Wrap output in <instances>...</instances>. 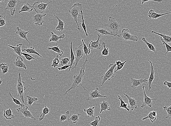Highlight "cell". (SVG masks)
I'll return each mask as SVG.
<instances>
[{"instance_id":"d6986e66","label":"cell","mask_w":171,"mask_h":126,"mask_svg":"<svg viewBox=\"0 0 171 126\" xmlns=\"http://www.w3.org/2000/svg\"><path fill=\"white\" fill-rule=\"evenodd\" d=\"M124 94L128 98V103H129L131 111L132 112L134 109H137L139 102L136 101V100L135 98H132V97L129 96L128 94L125 93H124Z\"/></svg>"},{"instance_id":"ffe728a7","label":"cell","mask_w":171,"mask_h":126,"mask_svg":"<svg viewBox=\"0 0 171 126\" xmlns=\"http://www.w3.org/2000/svg\"><path fill=\"white\" fill-rule=\"evenodd\" d=\"M65 37V34H63L60 36H58L56 35L53 32L51 33V37L50 39H49V42H56L57 43V46H58V41L59 40H61L64 39Z\"/></svg>"},{"instance_id":"b9f144b4","label":"cell","mask_w":171,"mask_h":126,"mask_svg":"<svg viewBox=\"0 0 171 126\" xmlns=\"http://www.w3.org/2000/svg\"><path fill=\"white\" fill-rule=\"evenodd\" d=\"M70 111L69 110L66 112L65 114L61 115L60 118V121L64 122L70 119Z\"/></svg>"},{"instance_id":"c3c4849f","label":"cell","mask_w":171,"mask_h":126,"mask_svg":"<svg viewBox=\"0 0 171 126\" xmlns=\"http://www.w3.org/2000/svg\"><path fill=\"white\" fill-rule=\"evenodd\" d=\"M163 108L164 110L166 111L168 113L167 115L165 117V118L168 119L169 117H171V105L169 107L164 106Z\"/></svg>"},{"instance_id":"816d5d0a","label":"cell","mask_w":171,"mask_h":126,"mask_svg":"<svg viewBox=\"0 0 171 126\" xmlns=\"http://www.w3.org/2000/svg\"><path fill=\"white\" fill-rule=\"evenodd\" d=\"M160 39L162 43L164 45H165V46H166L167 51L165 54V56H166V54H167L168 52H171V46H170V45H168V43H166V42L164 41L162 39H161V38H160Z\"/></svg>"},{"instance_id":"d6a6232c","label":"cell","mask_w":171,"mask_h":126,"mask_svg":"<svg viewBox=\"0 0 171 126\" xmlns=\"http://www.w3.org/2000/svg\"><path fill=\"white\" fill-rule=\"evenodd\" d=\"M96 106L90 107L87 109H84L83 110L85 113L87 114L88 117H94V109Z\"/></svg>"},{"instance_id":"83f0119b","label":"cell","mask_w":171,"mask_h":126,"mask_svg":"<svg viewBox=\"0 0 171 126\" xmlns=\"http://www.w3.org/2000/svg\"><path fill=\"white\" fill-rule=\"evenodd\" d=\"M95 31L101 34V35H113L114 36H118L120 37L121 36L120 34H114L111 33L110 32H109L107 30L105 29H96Z\"/></svg>"},{"instance_id":"f907efd6","label":"cell","mask_w":171,"mask_h":126,"mask_svg":"<svg viewBox=\"0 0 171 126\" xmlns=\"http://www.w3.org/2000/svg\"><path fill=\"white\" fill-rule=\"evenodd\" d=\"M70 61V58H68V57L62 58L61 61V65L62 66L67 65Z\"/></svg>"},{"instance_id":"91938a15","label":"cell","mask_w":171,"mask_h":126,"mask_svg":"<svg viewBox=\"0 0 171 126\" xmlns=\"http://www.w3.org/2000/svg\"><path fill=\"white\" fill-rule=\"evenodd\" d=\"M2 16H0V17H2Z\"/></svg>"},{"instance_id":"680465c9","label":"cell","mask_w":171,"mask_h":126,"mask_svg":"<svg viewBox=\"0 0 171 126\" xmlns=\"http://www.w3.org/2000/svg\"><path fill=\"white\" fill-rule=\"evenodd\" d=\"M5 0H0V2H5Z\"/></svg>"},{"instance_id":"db71d44e","label":"cell","mask_w":171,"mask_h":126,"mask_svg":"<svg viewBox=\"0 0 171 126\" xmlns=\"http://www.w3.org/2000/svg\"><path fill=\"white\" fill-rule=\"evenodd\" d=\"M141 1L142 5H143V4L145 2H148V1H154V2L159 3H161L163 2L162 0H141Z\"/></svg>"},{"instance_id":"6da1fadb","label":"cell","mask_w":171,"mask_h":126,"mask_svg":"<svg viewBox=\"0 0 171 126\" xmlns=\"http://www.w3.org/2000/svg\"><path fill=\"white\" fill-rule=\"evenodd\" d=\"M87 61V57H86V60L84 61V64H83V66H82L80 67H81V69H80V72H79L78 75H74V80L72 85L70 88L67 90L65 94H66L71 90L75 89L78 88L80 85H81L85 90L87 91V90L85 89L84 87H83L82 85V83L83 80V77H84L85 74V65Z\"/></svg>"},{"instance_id":"d590c367","label":"cell","mask_w":171,"mask_h":126,"mask_svg":"<svg viewBox=\"0 0 171 126\" xmlns=\"http://www.w3.org/2000/svg\"><path fill=\"white\" fill-rule=\"evenodd\" d=\"M59 47V45H58V46H54V47H49L48 49L49 50H53L54 52H55V53H57V54L59 55L60 56H62L64 54V51L60 50Z\"/></svg>"},{"instance_id":"94428289","label":"cell","mask_w":171,"mask_h":126,"mask_svg":"<svg viewBox=\"0 0 171 126\" xmlns=\"http://www.w3.org/2000/svg\"><path fill=\"white\" fill-rule=\"evenodd\" d=\"M1 37H0V39H1Z\"/></svg>"},{"instance_id":"9f6ffc18","label":"cell","mask_w":171,"mask_h":126,"mask_svg":"<svg viewBox=\"0 0 171 126\" xmlns=\"http://www.w3.org/2000/svg\"><path fill=\"white\" fill-rule=\"evenodd\" d=\"M70 65L64 66H62L61 68H58V69L59 70H65L67 69V68L70 67Z\"/></svg>"},{"instance_id":"8992f818","label":"cell","mask_w":171,"mask_h":126,"mask_svg":"<svg viewBox=\"0 0 171 126\" xmlns=\"http://www.w3.org/2000/svg\"><path fill=\"white\" fill-rule=\"evenodd\" d=\"M121 37L124 41H132L137 42L139 41V38L136 35L131 34L129 32V30L124 28L122 31L121 33L120 34Z\"/></svg>"},{"instance_id":"f1b7e54d","label":"cell","mask_w":171,"mask_h":126,"mask_svg":"<svg viewBox=\"0 0 171 126\" xmlns=\"http://www.w3.org/2000/svg\"><path fill=\"white\" fill-rule=\"evenodd\" d=\"M3 116L7 120H11L14 118L15 116L13 114V112L11 110V108H9L7 110H4Z\"/></svg>"},{"instance_id":"6125c7cd","label":"cell","mask_w":171,"mask_h":126,"mask_svg":"<svg viewBox=\"0 0 171 126\" xmlns=\"http://www.w3.org/2000/svg\"></svg>"},{"instance_id":"f6af8a7d","label":"cell","mask_w":171,"mask_h":126,"mask_svg":"<svg viewBox=\"0 0 171 126\" xmlns=\"http://www.w3.org/2000/svg\"><path fill=\"white\" fill-rule=\"evenodd\" d=\"M101 121V118L98 116L96 117L95 120L94 121L91 122L90 123V124L91 126H99V122Z\"/></svg>"},{"instance_id":"f35d334b","label":"cell","mask_w":171,"mask_h":126,"mask_svg":"<svg viewBox=\"0 0 171 126\" xmlns=\"http://www.w3.org/2000/svg\"><path fill=\"white\" fill-rule=\"evenodd\" d=\"M81 41L82 42V44L83 45V50L84 51V54H85L87 57L88 55L89 54L91 53V50L88 47H87V45L84 43V41L83 39H82Z\"/></svg>"},{"instance_id":"7a4b0ae2","label":"cell","mask_w":171,"mask_h":126,"mask_svg":"<svg viewBox=\"0 0 171 126\" xmlns=\"http://www.w3.org/2000/svg\"><path fill=\"white\" fill-rule=\"evenodd\" d=\"M82 10V5L79 3H76L74 4L72 7L70 8L68 12L70 14L71 16L73 18L74 21L77 25V29L80 30V28L78 22V18L80 16L79 13Z\"/></svg>"},{"instance_id":"4316f807","label":"cell","mask_w":171,"mask_h":126,"mask_svg":"<svg viewBox=\"0 0 171 126\" xmlns=\"http://www.w3.org/2000/svg\"><path fill=\"white\" fill-rule=\"evenodd\" d=\"M33 8L28 3L24 4V5L20 8V10H19V13H20L23 12H30L32 11Z\"/></svg>"},{"instance_id":"5bb4252c","label":"cell","mask_w":171,"mask_h":126,"mask_svg":"<svg viewBox=\"0 0 171 126\" xmlns=\"http://www.w3.org/2000/svg\"><path fill=\"white\" fill-rule=\"evenodd\" d=\"M90 97L87 100H91L95 98H106V96L101 95L100 94L99 87H97L94 90H92L89 92Z\"/></svg>"},{"instance_id":"60d3db41","label":"cell","mask_w":171,"mask_h":126,"mask_svg":"<svg viewBox=\"0 0 171 126\" xmlns=\"http://www.w3.org/2000/svg\"><path fill=\"white\" fill-rule=\"evenodd\" d=\"M0 68L2 70V73L3 75L6 74L9 70V66L7 64L2 63L0 64Z\"/></svg>"},{"instance_id":"30bf717a","label":"cell","mask_w":171,"mask_h":126,"mask_svg":"<svg viewBox=\"0 0 171 126\" xmlns=\"http://www.w3.org/2000/svg\"><path fill=\"white\" fill-rule=\"evenodd\" d=\"M28 106H25L24 108H17L16 110L18 112L22 113L23 116H24V119L30 118L33 119L34 120H36V119L34 117L30 111L28 110Z\"/></svg>"},{"instance_id":"7dc6e473","label":"cell","mask_w":171,"mask_h":126,"mask_svg":"<svg viewBox=\"0 0 171 126\" xmlns=\"http://www.w3.org/2000/svg\"><path fill=\"white\" fill-rule=\"evenodd\" d=\"M59 62L60 61L59 59L58 56L57 55L56 56L55 58L53 60L52 64L51 66L53 68H55L58 66Z\"/></svg>"},{"instance_id":"52a82bcc","label":"cell","mask_w":171,"mask_h":126,"mask_svg":"<svg viewBox=\"0 0 171 126\" xmlns=\"http://www.w3.org/2000/svg\"><path fill=\"white\" fill-rule=\"evenodd\" d=\"M52 2L45 3L42 2H37L34 3L32 7L37 14H42L46 11L47 5Z\"/></svg>"},{"instance_id":"2e32d148","label":"cell","mask_w":171,"mask_h":126,"mask_svg":"<svg viewBox=\"0 0 171 126\" xmlns=\"http://www.w3.org/2000/svg\"><path fill=\"white\" fill-rule=\"evenodd\" d=\"M149 62L150 63L151 65V72L149 79H148L147 84L149 87V91L151 89V86L153 81L154 79V74H155V70H154V66H153L152 63L150 60H148Z\"/></svg>"},{"instance_id":"277c9868","label":"cell","mask_w":171,"mask_h":126,"mask_svg":"<svg viewBox=\"0 0 171 126\" xmlns=\"http://www.w3.org/2000/svg\"><path fill=\"white\" fill-rule=\"evenodd\" d=\"M24 82L22 81L21 73L19 72L18 74V79L17 85H16V90H17L18 96L21 100L22 103L24 104V93L26 89V87H24Z\"/></svg>"},{"instance_id":"836d02e7","label":"cell","mask_w":171,"mask_h":126,"mask_svg":"<svg viewBox=\"0 0 171 126\" xmlns=\"http://www.w3.org/2000/svg\"><path fill=\"white\" fill-rule=\"evenodd\" d=\"M72 42H71V45H70V59H71V64H70V67L69 70H68V72H70V70H71V68H72V65H73L74 64H75V59L76 58V57H75V56L74 54V53L73 52V49H72Z\"/></svg>"},{"instance_id":"9a60e30c","label":"cell","mask_w":171,"mask_h":126,"mask_svg":"<svg viewBox=\"0 0 171 126\" xmlns=\"http://www.w3.org/2000/svg\"><path fill=\"white\" fill-rule=\"evenodd\" d=\"M16 34L18 35L22 39L26 40L28 42V43H29L30 46V43L27 39V34L29 33V31H25L24 30L23 28H20L19 27H16Z\"/></svg>"},{"instance_id":"4dcf8cb0","label":"cell","mask_w":171,"mask_h":126,"mask_svg":"<svg viewBox=\"0 0 171 126\" xmlns=\"http://www.w3.org/2000/svg\"><path fill=\"white\" fill-rule=\"evenodd\" d=\"M142 41L144 42L145 43L146 45L147 46V47H148L149 50L152 51L154 52L155 53V54L158 56L156 52V49L154 47V45H153V44L150 43L148 42L145 37H143L142 38Z\"/></svg>"},{"instance_id":"bcb514c9","label":"cell","mask_w":171,"mask_h":126,"mask_svg":"<svg viewBox=\"0 0 171 126\" xmlns=\"http://www.w3.org/2000/svg\"><path fill=\"white\" fill-rule=\"evenodd\" d=\"M9 95L11 96V97L13 102H14L16 104L20 106L21 107V108H24L25 106V105L24 104L21 103L19 100L16 99V98H15L14 97L10 92L9 93Z\"/></svg>"},{"instance_id":"cb8c5ba5","label":"cell","mask_w":171,"mask_h":126,"mask_svg":"<svg viewBox=\"0 0 171 126\" xmlns=\"http://www.w3.org/2000/svg\"><path fill=\"white\" fill-rule=\"evenodd\" d=\"M152 33L157 34L159 36H160V38L162 39L167 43H171V37L169 35H165V34H160L154 31H151Z\"/></svg>"},{"instance_id":"7402d4cb","label":"cell","mask_w":171,"mask_h":126,"mask_svg":"<svg viewBox=\"0 0 171 126\" xmlns=\"http://www.w3.org/2000/svg\"><path fill=\"white\" fill-rule=\"evenodd\" d=\"M157 112L155 111L150 112L146 117L142 119V120H144L146 119H149L151 121V123H153L156 121L157 119Z\"/></svg>"},{"instance_id":"ab89813d","label":"cell","mask_w":171,"mask_h":126,"mask_svg":"<svg viewBox=\"0 0 171 126\" xmlns=\"http://www.w3.org/2000/svg\"><path fill=\"white\" fill-rule=\"evenodd\" d=\"M80 116V114H73L70 118L68 121L71 120L74 124H76L78 121H79V118Z\"/></svg>"},{"instance_id":"6f0895ef","label":"cell","mask_w":171,"mask_h":126,"mask_svg":"<svg viewBox=\"0 0 171 126\" xmlns=\"http://www.w3.org/2000/svg\"><path fill=\"white\" fill-rule=\"evenodd\" d=\"M2 83V80H1V78H0V85H1V83Z\"/></svg>"},{"instance_id":"f5cc1de1","label":"cell","mask_w":171,"mask_h":126,"mask_svg":"<svg viewBox=\"0 0 171 126\" xmlns=\"http://www.w3.org/2000/svg\"><path fill=\"white\" fill-rule=\"evenodd\" d=\"M5 24V16L0 17V27H3Z\"/></svg>"},{"instance_id":"681fc988","label":"cell","mask_w":171,"mask_h":126,"mask_svg":"<svg viewBox=\"0 0 171 126\" xmlns=\"http://www.w3.org/2000/svg\"><path fill=\"white\" fill-rule=\"evenodd\" d=\"M21 54L22 55L24 56L25 57L26 59L28 60V61H30L31 60H34L35 61H36L37 59L36 58H34V57H32V56H31L29 54H27V53H22Z\"/></svg>"},{"instance_id":"5b68a950","label":"cell","mask_w":171,"mask_h":126,"mask_svg":"<svg viewBox=\"0 0 171 126\" xmlns=\"http://www.w3.org/2000/svg\"><path fill=\"white\" fill-rule=\"evenodd\" d=\"M116 66H117V65L116 63L115 64L112 63L109 65V69L101 77V79L102 80L101 87L107 81H110L111 79L114 77L115 75L114 70Z\"/></svg>"},{"instance_id":"e575fe53","label":"cell","mask_w":171,"mask_h":126,"mask_svg":"<svg viewBox=\"0 0 171 126\" xmlns=\"http://www.w3.org/2000/svg\"><path fill=\"white\" fill-rule=\"evenodd\" d=\"M118 99L121 102V104H120V106L118 107V108H122L124 109H126L128 111V112H129L130 111V109L128 108V104L124 102V101L123 100L122 98L119 95H118Z\"/></svg>"},{"instance_id":"d4e9b609","label":"cell","mask_w":171,"mask_h":126,"mask_svg":"<svg viewBox=\"0 0 171 126\" xmlns=\"http://www.w3.org/2000/svg\"><path fill=\"white\" fill-rule=\"evenodd\" d=\"M22 44H19L16 45V46H13L11 45H8V47L12 48L13 49V51L16 54L18 55L19 56L22 57V55L21 54L22 49L21 47L22 46Z\"/></svg>"},{"instance_id":"603a6c76","label":"cell","mask_w":171,"mask_h":126,"mask_svg":"<svg viewBox=\"0 0 171 126\" xmlns=\"http://www.w3.org/2000/svg\"><path fill=\"white\" fill-rule=\"evenodd\" d=\"M99 104L101 106V111L99 113L100 114H101L102 112L103 111L106 112V110H111V109L109 106V104L108 102L103 101L102 102L100 103Z\"/></svg>"},{"instance_id":"8d00e7d4","label":"cell","mask_w":171,"mask_h":126,"mask_svg":"<svg viewBox=\"0 0 171 126\" xmlns=\"http://www.w3.org/2000/svg\"><path fill=\"white\" fill-rule=\"evenodd\" d=\"M127 61H124V62H122L121 60H119L118 61L116 62V64L117 65V69L114 72L115 73L118 71L121 70L124 67V64L125 63L127 62Z\"/></svg>"},{"instance_id":"44dd1931","label":"cell","mask_w":171,"mask_h":126,"mask_svg":"<svg viewBox=\"0 0 171 126\" xmlns=\"http://www.w3.org/2000/svg\"><path fill=\"white\" fill-rule=\"evenodd\" d=\"M14 64L15 66L18 68H23L25 70L27 69L26 66L23 62V58L20 56L17 57L16 61L14 62Z\"/></svg>"},{"instance_id":"11a10c76","label":"cell","mask_w":171,"mask_h":126,"mask_svg":"<svg viewBox=\"0 0 171 126\" xmlns=\"http://www.w3.org/2000/svg\"><path fill=\"white\" fill-rule=\"evenodd\" d=\"M164 85L167 86L168 87V89H171V83L170 82L166 81L164 83Z\"/></svg>"},{"instance_id":"ee69618b","label":"cell","mask_w":171,"mask_h":126,"mask_svg":"<svg viewBox=\"0 0 171 126\" xmlns=\"http://www.w3.org/2000/svg\"><path fill=\"white\" fill-rule=\"evenodd\" d=\"M102 44L103 46L104 49L102 51L101 55L103 56H108L109 55V48L106 47V43L105 42H102Z\"/></svg>"},{"instance_id":"ac0fdd59","label":"cell","mask_w":171,"mask_h":126,"mask_svg":"<svg viewBox=\"0 0 171 126\" xmlns=\"http://www.w3.org/2000/svg\"><path fill=\"white\" fill-rule=\"evenodd\" d=\"M98 38L97 40L96 41H91L89 44V48L91 49H100L101 48V44L100 43L99 40L101 38V35L97 34Z\"/></svg>"},{"instance_id":"3957f363","label":"cell","mask_w":171,"mask_h":126,"mask_svg":"<svg viewBox=\"0 0 171 126\" xmlns=\"http://www.w3.org/2000/svg\"><path fill=\"white\" fill-rule=\"evenodd\" d=\"M102 25L107 27L109 32L115 35L119 34V30L121 27V26L119 23L116 21L115 19L111 16L109 17L107 24H103Z\"/></svg>"},{"instance_id":"74e56055","label":"cell","mask_w":171,"mask_h":126,"mask_svg":"<svg viewBox=\"0 0 171 126\" xmlns=\"http://www.w3.org/2000/svg\"><path fill=\"white\" fill-rule=\"evenodd\" d=\"M27 104L28 107H30L32 105L34 102H36L38 100V98L36 97H32L29 96H27Z\"/></svg>"},{"instance_id":"f546056e","label":"cell","mask_w":171,"mask_h":126,"mask_svg":"<svg viewBox=\"0 0 171 126\" xmlns=\"http://www.w3.org/2000/svg\"><path fill=\"white\" fill-rule=\"evenodd\" d=\"M22 51L26 52L27 53H29V54H36L40 57H42V56L39 53L36 51L34 47H30V46H28V48H26L24 47Z\"/></svg>"},{"instance_id":"7bdbcfd3","label":"cell","mask_w":171,"mask_h":126,"mask_svg":"<svg viewBox=\"0 0 171 126\" xmlns=\"http://www.w3.org/2000/svg\"><path fill=\"white\" fill-rule=\"evenodd\" d=\"M81 12V18L82 21V23H80V24H81L83 30H84L86 36L88 37L89 35L87 32V27H86L85 24L84 19V18H83V11H81V12Z\"/></svg>"},{"instance_id":"9c48e42d","label":"cell","mask_w":171,"mask_h":126,"mask_svg":"<svg viewBox=\"0 0 171 126\" xmlns=\"http://www.w3.org/2000/svg\"><path fill=\"white\" fill-rule=\"evenodd\" d=\"M47 15L46 14H36L32 16V21L34 24L36 26H41L43 25L44 22L43 17Z\"/></svg>"},{"instance_id":"4fadbf2b","label":"cell","mask_w":171,"mask_h":126,"mask_svg":"<svg viewBox=\"0 0 171 126\" xmlns=\"http://www.w3.org/2000/svg\"><path fill=\"white\" fill-rule=\"evenodd\" d=\"M143 78L140 79H137L131 78V83L132 85L131 87L133 89H135L139 86H141L143 83H146L147 84L148 79L147 78H145L144 76H143Z\"/></svg>"},{"instance_id":"484cf974","label":"cell","mask_w":171,"mask_h":126,"mask_svg":"<svg viewBox=\"0 0 171 126\" xmlns=\"http://www.w3.org/2000/svg\"><path fill=\"white\" fill-rule=\"evenodd\" d=\"M54 16H55V17L58 20V24L57 26L56 27V30L57 31H59L60 32H62L65 30L64 28V22L59 18L58 16H56L55 14H54Z\"/></svg>"},{"instance_id":"8fae6325","label":"cell","mask_w":171,"mask_h":126,"mask_svg":"<svg viewBox=\"0 0 171 126\" xmlns=\"http://www.w3.org/2000/svg\"><path fill=\"white\" fill-rule=\"evenodd\" d=\"M17 2L18 0H9L5 10L10 11L11 16H13L16 12V7L19 8L16 5Z\"/></svg>"},{"instance_id":"7c38bea8","label":"cell","mask_w":171,"mask_h":126,"mask_svg":"<svg viewBox=\"0 0 171 126\" xmlns=\"http://www.w3.org/2000/svg\"><path fill=\"white\" fill-rule=\"evenodd\" d=\"M143 93H144V98H143V102L141 106V108H143L146 106H148L152 108L153 105V100H157V98H151L149 97L146 95L145 91V87L143 86L142 87Z\"/></svg>"},{"instance_id":"1f68e13d","label":"cell","mask_w":171,"mask_h":126,"mask_svg":"<svg viewBox=\"0 0 171 126\" xmlns=\"http://www.w3.org/2000/svg\"><path fill=\"white\" fill-rule=\"evenodd\" d=\"M50 112V108H49L48 107L45 105L44 108H43V110H42L41 114L40 117H39V116H38V117H39V121H41L43 120L46 114H48L49 112Z\"/></svg>"},{"instance_id":"e0dca14e","label":"cell","mask_w":171,"mask_h":126,"mask_svg":"<svg viewBox=\"0 0 171 126\" xmlns=\"http://www.w3.org/2000/svg\"><path fill=\"white\" fill-rule=\"evenodd\" d=\"M171 14V12H170L160 14H158L155 13L154 9H150V11H149L148 14L147 16L149 19H153V20H156V19H158L159 18L161 17V16L167 14Z\"/></svg>"},{"instance_id":"ba28073f","label":"cell","mask_w":171,"mask_h":126,"mask_svg":"<svg viewBox=\"0 0 171 126\" xmlns=\"http://www.w3.org/2000/svg\"><path fill=\"white\" fill-rule=\"evenodd\" d=\"M83 44H82L78 47H76L75 49L76 55V61L75 62V66L73 68L72 67L71 68L72 69H74L76 68L79 61L84 56V51H83Z\"/></svg>"}]
</instances>
